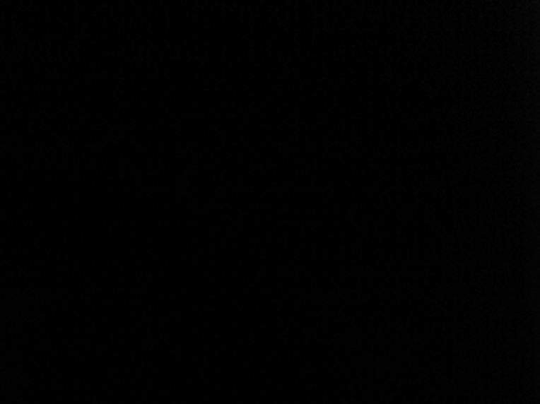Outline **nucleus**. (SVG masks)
Listing matches in <instances>:
<instances>
[]
</instances>
